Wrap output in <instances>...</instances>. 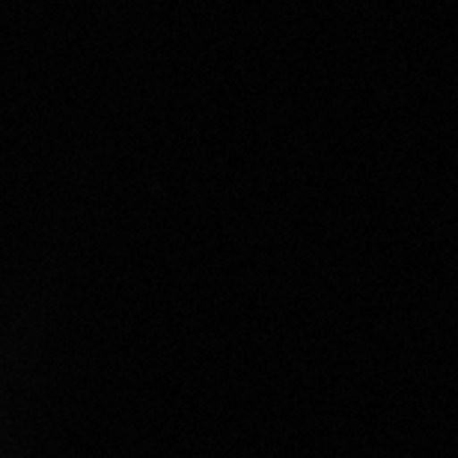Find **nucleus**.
I'll list each match as a JSON object with an SVG mask.
<instances>
[]
</instances>
